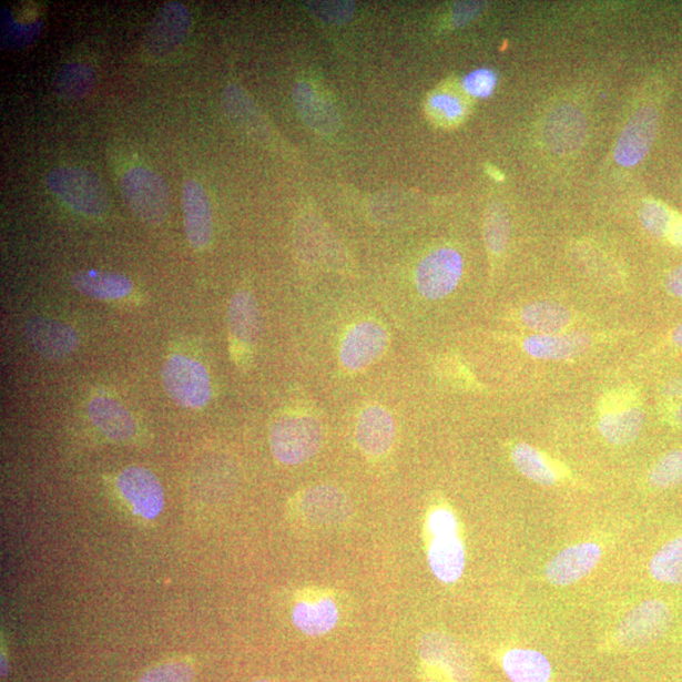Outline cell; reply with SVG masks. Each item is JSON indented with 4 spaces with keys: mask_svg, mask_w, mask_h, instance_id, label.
<instances>
[{
    "mask_svg": "<svg viewBox=\"0 0 682 682\" xmlns=\"http://www.w3.org/2000/svg\"><path fill=\"white\" fill-rule=\"evenodd\" d=\"M589 345L584 333L538 334L523 342V349L536 359L561 362L579 357Z\"/></svg>",
    "mask_w": 682,
    "mask_h": 682,
    "instance_id": "20",
    "label": "cell"
},
{
    "mask_svg": "<svg viewBox=\"0 0 682 682\" xmlns=\"http://www.w3.org/2000/svg\"><path fill=\"white\" fill-rule=\"evenodd\" d=\"M675 211H672L660 200H644L640 212V221L645 231L660 240H666Z\"/></svg>",
    "mask_w": 682,
    "mask_h": 682,
    "instance_id": "34",
    "label": "cell"
},
{
    "mask_svg": "<svg viewBox=\"0 0 682 682\" xmlns=\"http://www.w3.org/2000/svg\"><path fill=\"white\" fill-rule=\"evenodd\" d=\"M429 563L434 576L442 583L451 584L461 578L466 569V551L458 533L434 536Z\"/></svg>",
    "mask_w": 682,
    "mask_h": 682,
    "instance_id": "22",
    "label": "cell"
},
{
    "mask_svg": "<svg viewBox=\"0 0 682 682\" xmlns=\"http://www.w3.org/2000/svg\"><path fill=\"white\" fill-rule=\"evenodd\" d=\"M665 287L671 296L682 298V265L669 273Z\"/></svg>",
    "mask_w": 682,
    "mask_h": 682,
    "instance_id": "43",
    "label": "cell"
},
{
    "mask_svg": "<svg viewBox=\"0 0 682 682\" xmlns=\"http://www.w3.org/2000/svg\"><path fill=\"white\" fill-rule=\"evenodd\" d=\"M116 487L134 515L143 520H154L161 515L165 506V493L159 478L151 470L142 467L126 468L118 477Z\"/></svg>",
    "mask_w": 682,
    "mask_h": 682,
    "instance_id": "10",
    "label": "cell"
},
{
    "mask_svg": "<svg viewBox=\"0 0 682 682\" xmlns=\"http://www.w3.org/2000/svg\"><path fill=\"white\" fill-rule=\"evenodd\" d=\"M253 682H269L268 680H257V681H253Z\"/></svg>",
    "mask_w": 682,
    "mask_h": 682,
    "instance_id": "48",
    "label": "cell"
},
{
    "mask_svg": "<svg viewBox=\"0 0 682 682\" xmlns=\"http://www.w3.org/2000/svg\"><path fill=\"white\" fill-rule=\"evenodd\" d=\"M602 559V549L596 542L572 544L560 551L544 568V577L554 587H570L584 579Z\"/></svg>",
    "mask_w": 682,
    "mask_h": 682,
    "instance_id": "14",
    "label": "cell"
},
{
    "mask_svg": "<svg viewBox=\"0 0 682 682\" xmlns=\"http://www.w3.org/2000/svg\"><path fill=\"white\" fill-rule=\"evenodd\" d=\"M182 206H184L185 232L191 247L206 248L213 235V214L205 190L197 181L185 182L182 189Z\"/></svg>",
    "mask_w": 682,
    "mask_h": 682,
    "instance_id": "16",
    "label": "cell"
},
{
    "mask_svg": "<svg viewBox=\"0 0 682 682\" xmlns=\"http://www.w3.org/2000/svg\"><path fill=\"white\" fill-rule=\"evenodd\" d=\"M654 580L671 586H682V536L663 544L650 561Z\"/></svg>",
    "mask_w": 682,
    "mask_h": 682,
    "instance_id": "31",
    "label": "cell"
},
{
    "mask_svg": "<svg viewBox=\"0 0 682 682\" xmlns=\"http://www.w3.org/2000/svg\"><path fill=\"white\" fill-rule=\"evenodd\" d=\"M427 113L436 123L457 125L467 115V104L464 99L451 90H436L427 100Z\"/></svg>",
    "mask_w": 682,
    "mask_h": 682,
    "instance_id": "32",
    "label": "cell"
},
{
    "mask_svg": "<svg viewBox=\"0 0 682 682\" xmlns=\"http://www.w3.org/2000/svg\"><path fill=\"white\" fill-rule=\"evenodd\" d=\"M649 483L656 489H669L682 483V449L668 452L654 464Z\"/></svg>",
    "mask_w": 682,
    "mask_h": 682,
    "instance_id": "35",
    "label": "cell"
},
{
    "mask_svg": "<svg viewBox=\"0 0 682 682\" xmlns=\"http://www.w3.org/2000/svg\"><path fill=\"white\" fill-rule=\"evenodd\" d=\"M293 98L297 112L314 132L332 135L340 130L338 109L312 84L299 81L294 88Z\"/></svg>",
    "mask_w": 682,
    "mask_h": 682,
    "instance_id": "17",
    "label": "cell"
},
{
    "mask_svg": "<svg viewBox=\"0 0 682 682\" xmlns=\"http://www.w3.org/2000/svg\"><path fill=\"white\" fill-rule=\"evenodd\" d=\"M660 409L669 424L682 427V379L671 380L663 388Z\"/></svg>",
    "mask_w": 682,
    "mask_h": 682,
    "instance_id": "38",
    "label": "cell"
},
{
    "mask_svg": "<svg viewBox=\"0 0 682 682\" xmlns=\"http://www.w3.org/2000/svg\"><path fill=\"white\" fill-rule=\"evenodd\" d=\"M121 191L126 206L144 224L154 226L166 221L169 187L156 172L143 167L130 170L122 177Z\"/></svg>",
    "mask_w": 682,
    "mask_h": 682,
    "instance_id": "3",
    "label": "cell"
},
{
    "mask_svg": "<svg viewBox=\"0 0 682 682\" xmlns=\"http://www.w3.org/2000/svg\"><path fill=\"white\" fill-rule=\"evenodd\" d=\"M162 381L167 395L181 407L202 408L212 398L207 369L199 360L175 354L162 368Z\"/></svg>",
    "mask_w": 682,
    "mask_h": 682,
    "instance_id": "4",
    "label": "cell"
},
{
    "mask_svg": "<svg viewBox=\"0 0 682 682\" xmlns=\"http://www.w3.org/2000/svg\"><path fill=\"white\" fill-rule=\"evenodd\" d=\"M542 136L546 147L558 156H571L586 142L587 118L577 106L561 105L546 118Z\"/></svg>",
    "mask_w": 682,
    "mask_h": 682,
    "instance_id": "12",
    "label": "cell"
},
{
    "mask_svg": "<svg viewBox=\"0 0 682 682\" xmlns=\"http://www.w3.org/2000/svg\"><path fill=\"white\" fill-rule=\"evenodd\" d=\"M513 466L523 477L541 486L558 483L559 472L552 464L538 449L529 444H517L512 449Z\"/></svg>",
    "mask_w": 682,
    "mask_h": 682,
    "instance_id": "27",
    "label": "cell"
},
{
    "mask_svg": "<svg viewBox=\"0 0 682 682\" xmlns=\"http://www.w3.org/2000/svg\"><path fill=\"white\" fill-rule=\"evenodd\" d=\"M49 189L63 203L85 216H100L109 207V197L102 181L88 170L62 166L45 177Z\"/></svg>",
    "mask_w": 682,
    "mask_h": 682,
    "instance_id": "2",
    "label": "cell"
},
{
    "mask_svg": "<svg viewBox=\"0 0 682 682\" xmlns=\"http://www.w3.org/2000/svg\"><path fill=\"white\" fill-rule=\"evenodd\" d=\"M225 112L236 124L253 133H259L262 118L256 104L241 86H226L223 94Z\"/></svg>",
    "mask_w": 682,
    "mask_h": 682,
    "instance_id": "30",
    "label": "cell"
},
{
    "mask_svg": "<svg viewBox=\"0 0 682 682\" xmlns=\"http://www.w3.org/2000/svg\"><path fill=\"white\" fill-rule=\"evenodd\" d=\"M502 665L512 682H549L551 678V663L539 651L527 649L508 651Z\"/></svg>",
    "mask_w": 682,
    "mask_h": 682,
    "instance_id": "25",
    "label": "cell"
},
{
    "mask_svg": "<svg viewBox=\"0 0 682 682\" xmlns=\"http://www.w3.org/2000/svg\"><path fill=\"white\" fill-rule=\"evenodd\" d=\"M420 654L427 665L442 670L454 682H468L472 678L469 654L447 634H425L420 642Z\"/></svg>",
    "mask_w": 682,
    "mask_h": 682,
    "instance_id": "15",
    "label": "cell"
},
{
    "mask_svg": "<svg viewBox=\"0 0 682 682\" xmlns=\"http://www.w3.org/2000/svg\"><path fill=\"white\" fill-rule=\"evenodd\" d=\"M489 175L492 176L496 181H502L503 180V175L499 174V172L496 169H492L489 171Z\"/></svg>",
    "mask_w": 682,
    "mask_h": 682,
    "instance_id": "46",
    "label": "cell"
},
{
    "mask_svg": "<svg viewBox=\"0 0 682 682\" xmlns=\"http://www.w3.org/2000/svg\"><path fill=\"white\" fill-rule=\"evenodd\" d=\"M427 525H429V530L434 536L458 533L457 518L449 509H436L430 515Z\"/></svg>",
    "mask_w": 682,
    "mask_h": 682,
    "instance_id": "41",
    "label": "cell"
},
{
    "mask_svg": "<svg viewBox=\"0 0 682 682\" xmlns=\"http://www.w3.org/2000/svg\"><path fill=\"white\" fill-rule=\"evenodd\" d=\"M7 661L4 662V654H2V676H7Z\"/></svg>",
    "mask_w": 682,
    "mask_h": 682,
    "instance_id": "47",
    "label": "cell"
},
{
    "mask_svg": "<svg viewBox=\"0 0 682 682\" xmlns=\"http://www.w3.org/2000/svg\"><path fill=\"white\" fill-rule=\"evenodd\" d=\"M194 668L184 661L162 663L145 672L139 682H193Z\"/></svg>",
    "mask_w": 682,
    "mask_h": 682,
    "instance_id": "36",
    "label": "cell"
},
{
    "mask_svg": "<svg viewBox=\"0 0 682 682\" xmlns=\"http://www.w3.org/2000/svg\"><path fill=\"white\" fill-rule=\"evenodd\" d=\"M71 285L81 295L112 302L132 293V282L120 273L102 271H81L71 278Z\"/></svg>",
    "mask_w": 682,
    "mask_h": 682,
    "instance_id": "24",
    "label": "cell"
},
{
    "mask_svg": "<svg viewBox=\"0 0 682 682\" xmlns=\"http://www.w3.org/2000/svg\"><path fill=\"white\" fill-rule=\"evenodd\" d=\"M644 413L633 390H614L599 406L598 430L603 438L618 447L639 438Z\"/></svg>",
    "mask_w": 682,
    "mask_h": 682,
    "instance_id": "5",
    "label": "cell"
},
{
    "mask_svg": "<svg viewBox=\"0 0 682 682\" xmlns=\"http://www.w3.org/2000/svg\"><path fill=\"white\" fill-rule=\"evenodd\" d=\"M395 434L394 417L386 408L370 406L359 416L356 438L359 449L368 457H384L393 448Z\"/></svg>",
    "mask_w": 682,
    "mask_h": 682,
    "instance_id": "18",
    "label": "cell"
},
{
    "mask_svg": "<svg viewBox=\"0 0 682 682\" xmlns=\"http://www.w3.org/2000/svg\"><path fill=\"white\" fill-rule=\"evenodd\" d=\"M388 334L384 326L375 322L354 325L345 335L340 347L343 366L352 371L366 369L386 352Z\"/></svg>",
    "mask_w": 682,
    "mask_h": 682,
    "instance_id": "13",
    "label": "cell"
},
{
    "mask_svg": "<svg viewBox=\"0 0 682 682\" xmlns=\"http://www.w3.org/2000/svg\"><path fill=\"white\" fill-rule=\"evenodd\" d=\"M227 323L233 339L243 347H252L259 339L262 317L256 298L247 291L236 293L227 311Z\"/></svg>",
    "mask_w": 682,
    "mask_h": 682,
    "instance_id": "23",
    "label": "cell"
},
{
    "mask_svg": "<svg viewBox=\"0 0 682 682\" xmlns=\"http://www.w3.org/2000/svg\"><path fill=\"white\" fill-rule=\"evenodd\" d=\"M666 241L674 245V247L682 250V215L678 212H675L674 220H672Z\"/></svg>",
    "mask_w": 682,
    "mask_h": 682,
    "instance_id": "44",
    "label": "cell"
},
{
    "mask_svg": "<svg viewBox=\"0 0 682 682\" xmlns=\"http://www.w3.org/2000/svg\"><path fill=\"white\" fill-rule=\"evenodd\" d=\"M24 336L31 348L49 360L67 358L79 347L74 327L51 317H31L24 325Z\"/></svg>",
    "mask_w": 682,
    "mask_h": 682,
    "instance_id": "11",
    "label": "cell"
},
{
    "mask_svg": "<svg viewBox=\"0 0 682 682\" xmlns=\"http://www.w3.org/2000/svg\"><path fill=\"white\" fill-rule=\"evenodd\" d=\"M3 21H6L3 26V34L7 43L17 44L30 42L34 39V35L38 34L40 30L39 24H31L24 27L23 24H18L17 22H14L9 16L3 17Z\"/></svg>",
    "mask_w": 682,
    "mask_h": 682,
    "instance_id": "40",
    "label": "cell"
},
{
    "mask_svg": "<svg viewBox=\"0 0 682 682\" xmlns=\"http://www.w3.org/2000/svg\"><path fill=\"white\" fill-rule=\"evenodd\" d=\"M190 26V12L184 4L170 2L163 6L144 35V52L153 59L167 57L187 39Z\"/></svg>",
    "mask_w": 682,
    "mask_h": 682,
    "instance_id": "9",
    "label": "cell"
},
{
    "mask_svg": "<svg viewBox=\"0 0 682 682\" xmlns=\"http://www.w3.org/2000/svg\"><path fill=\"white\" fill-rule=\"evenodd\" d=\"M95 84V72L85 63H69L63 67L53 81L57 94L65 100L85 96Z\"/></svg>",
    "mask_w": 682,
    "mask_h": 682,
    "instance_id": "29",
    "label": "cell"
},
{
    "mask_svg": "<svg viewBox=\"0 0 682 682\" xmlns=\"http://www.w3.org/2000/svg\"><path fill=\"white\" fill-rule=\"evenodd\" d=\"M498 77L493 70L481 68L462 79V89L472 98L487 99L495 93Z\"/></svg>",
    "mask_w": 682,
    "mask_h": 682,
    "instance_id": "37",
    "label": "cell"
},
{
    "mask_svg": "<svg viewBox=\"0 0 682 682\" xmlns=\"http://www.w3.org/2000/svg\"><path fill=\"white\" fill-rule=\"evenodd\" d=\"M521 320L540 334H560L570 325L571 315L559 304L539 302L523 307Z\"/></svg>",
    "mask_w": 682,
    "mask_h": 682,
    "instance_id": "28",
    "label": "cell"
},
{
    "mask_svg": "<svg viewBox=\"0 0 682 682\" xmlns=\"http://www.w3.org/2000/svg\"><path fill=\"white\" fill-rule=\"evenodd\" d=\"M302 509L308 520L323 525L343 522L352 512L349 498L342 490L327 486L307 490Z\"/></svg>",
    "mask_w": 682,
    "mask_h": 682,
    "instance_id": "21",
    "label": "cell"
},
{
    "mask_svg": "<svg viewBox=\"0 0 682 682\" xmlns=\"http://www.w3.org/2000/svg\"><path fill=\"white\" fill-rule=\"evenodd\" d=\"M271 450L286 466H298L311 460L320 450L323 427L315 417L288 415L273 424L269 435Z\"/></svg>",
    "mask_w": 682,
    "mask_h": 682,
    "instance_id": "1",
    "label": "cell"
},
{
    "mask_svg": "<svg viewBox=\"0 0 682 682\" xmlns=\"http://www.w3.org/2000/svg\"><path fill=\"white\" fill-rule=\"evenodd\" d=\"M656 108L643 106L627 122L615 143L614 161L622 167H635L648 156L659 133Z\"/></svg>",
    "mask_w": 682,
    "mask_h": 682,
    "instance_id": "8",
    "label": "cell"
},
{
    "mask_svg": "<svg viewBox=\"0 0 682 682\" xmlns=\"http://www.w3.org/2000/svg\"><path fill=\"white\" fill-rule=\"evenodd\" d=\"M672 622L671 609L661 600H645L627 614L615 630L623 649H640L661 639Z\"/></svg>",
    "mask_w": 682,
    "mask_h": 682,
    "instance_id": "6",
    "label": "cell"
},
{
    "mask_svg": "<svg viewBox=\"0 0 682 682\" xmlns=\"http://www.w3.org/2000/svg\"><path fill=\"white\" fill-rule=\"evenodd\" d=\"M314 16L326 23L343 24L352 20L356 7L350 2H312L308 3Z\"/></svg>",
    "mask_w": 682,
    "mask_h": 682,
    "instance_id": "39",
    "label": "cell"
},
{
    "mask_svg": "<svg viewBox=\"0 0 682 682\" xmlns=\"http://www.w3.org/2000/svg\"><path fill=\"white\" fill-rule=\"evenodd\" d=\"M485 238L487 248L492 256L498 257L507 247L509 238V216L500 204L489 206L485 222Z\"/></svg>",
    "mask_w": 682,
    "mask_h": 682,
    "instance_id": "33",
    "label": "cell"
},
{
    "mask_svg": "<svg viewBox=\"0 0 682 682\" xmlns=\"http://www.w3.org/2000/svg\"><path fill=\"white\" fill-rule=\"evenodd\" d=\"M671 342L675 347L682 349V323L671 334Z\"/></svg>",
    "mask_w": 682,
    "mask_h": 682,
    "instance_id": "45",
    "label": "cell"
},
{
    "mask_svg": "<svg viewBox=\"0 0 682 682\" xmlns=\"http://www.w3.org/2000/svg\"><path fill=\"white\" fill-rule=\"evenodd\" d=\"M90 420L113 441H129L136 431L133 416L121 403L111 397L98 396L89 404Z\"/></svg>",
    "mask_w": 682,
    "mask_h": 682,
    "instance_id": "19",
    "label": "cell"
},
{
    "mask_svg": "<svg viewBox=\"0 0 682 682\" xmlns=\"http://www.w3.org/2000/svg\"><path fill=\"white\" fill-rule=\"evenodd\" d=\"M464 272L461 254L454 248L436 250L416 269V287L427 299H441L458 287Z\"/></svg>",
    "mask_w": 682,
    "mask_h": 682,
    "instance_id": "7",
    "label": "cell"
},
{
    "mask_svg": "<svg viewBox=\"0 0 682 682\" xmlns=\"http://www.w3.org/2000/svg\"><path fill=\"white\" fill-rule=\"evenodd\" d=\"M483 3L461 2L455 3L451 12V21L455 27H462L475 20L483 9Z\"/></svg>",
    "mask_w": 682,
    "mask_h": 682,
    "instance_id": "42",
    "label": "cell"
},
{
    "mask_svg": "<svg viewBox=\"0 0 682 682\" xmlns=\"http://www.w3.org/2000/svg\"><path fill=\"white\" fill-rule=\"evenodd\" d=\"M338 621V607L329 598L317 602H299L293 612V622L297 629L312 637L329 633Z\"/></svg>",
    "mask_w": 682,
    "mask_h": 682,
    "instance_id": "26",
    "label": "cell"
}]
</instances>
